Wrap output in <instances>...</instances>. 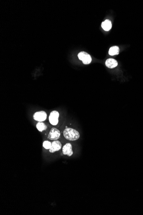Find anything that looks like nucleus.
Masks as SVG:
<instances>
[{"mask_svg": "<svg viewBox=\"0 0 143 215\" xmlns=\"http://www.w3.org/2000/svg\"><path fill=\"white\" fill-rule=\"evenodd\" d=\"M63 134L64 137L69 141H76L80 137L78 131L70 127L66 128L63 131Z\"/></svg>", "mask_w": 143, "mask_h": 215, "instance_id": "1", "label": "nucleus"}, {"mask_svg": "<svg viewBox=\"0 0 143 215\" xmlns=\"http://www.w3.org/2000/svg\"><path fill=\"white\" fill-rule=\"evenodd\" d=\"M78 57L85 65H88L91 62L92 58L91 56L85 52H80L78 54Z\"/></svg>", "mask_w": 143, "mask_h": 215, "instance_id": "2", "label": "nucleus"}, {"mask_svg": "<svg viewBox=\"0 0 143 215\" xmlns=\"http://www.w3.org/2000/svg\"><path fill=\"white\" fill-rule=\"evenodd\" d=\"M60 131L57 128L53 127L50 131L48 137L52 141H56L60 138Z\"/></svg>", "mask_w": 143, "mask_h": 215, "instance_id": "3", "label": "nucleus"}, {"mask_svg": "<svg viewBox=\"0 0 143 215\" xmlns=\"http://www.w3.org/2000/svg\"><path fill=\"white\" fill-rule=\"evenodd\" d=\"M59 113L56 110H54L51 112L49 116L50 123L53 125H56L58 123V118Z\"/></svg>", "mask_w": 143, "mask_h": 215, "instance_id": "4", "label": "nucleus"}, {"mask_svg": "<svg viewBox=\"0 0 143 215\" xmlns=\"http://www.w3.org/2000/svg\"><path fill=\"white\" fill-rule=\"evenodd\" d=\"M47 114L44 111H38L36 112L33 116V118L36 121L39 122H43L46 120Z\"/></svg>", "mask_w": 143, "mask_h": 215, "instance_id": "5", "label": "nucleus"}, {"mask_svg": "<svg viewBox=\"0 0 143 215\" xmlns=\"http://www.w3.org/2000/svg\"><path fill=\"white\" fill-rule=\"evenodd\" d=\"M62 152L63 155H67L69 157L73 155V152L71 143H66L63 147Z\"/></svg>", "mask_w": 143, "mask_h": 215, "instance_id": "6", "label": "nucleus"}, {"mask_svg": "<svg viewBox=\"0 0 143 215\" xmlns=\"http://www.w3.org/2000/svg\"><path fill=\"white\" fill-rule=\"evenodd\" d=\"M62 144L58 141H54L52 143L51 147L50 148V152L51 153H54L61 149Z\"/></svg>", "mask_w": 143, "mask_h": 215, "instance_id": "7", "label": "nucleus"}, {"mask_svg": "<svg viewBox=\"0 0 143 215\" xmlns=\"http://www.w3.org/2000/svg\"><path fill=\"white\" fill-rule=\"evenodd\" d=\"M105 65L109 68H113L118 66V62L113 59H108L105 61Z\"/></svg>", "mask_w": 143, "mask_h": 215, "instance_id": "8", "label": "nucleus"}, {"mask_svg": "<svg viewBox=\"0 0 143 215\" xmlns=\"http://www.w3.org/2000/svg\"><path fill=\"white\" fill-rule=\"evenodd\" d=\"M102 27L105 31H109L111 29L112 27V24L111 21L109 19L104 21L102 23Z\"/></svg>", "mask_w": 143, "mask_h": 215, "instance_id": "9", "label": "nucleus"}, {"mask_svg": "<svg viewBox=\"0 0 143 215\" xmlns=\"http://www.w3.org/2000/svg\"><path fill=\"white\" fill-rule=\"evenodd\" d=\"M119 48L118 46H113L110 48L109 53L110 56H114L118 55L119 53Z\"/></svg>", "mask_w": 143, "mask_h": 215, "instance_id": "10", "label": "nucleus"}, {"mask_svg": "<svg viewBox=\"0 0 143 215\" xmlns=\"http://www.w3.org/2000/svg\"><path fill=\"white\" fill-rule=\"evenodd\" d=\"M36 127L38 131H40V132H42L44 130H46L47 128V126L44 123H42V122H39L36 124Z\"/></svg>", "mask_w": 143, "mask_h": 215, "instance_id": "11", "label": "nucleus"}, {"mask_svg": "<svg viewBox=\"0 0 143 215\" xmlns=\"http://www.w3.org/2000/svg\"><path fill=\"white\" fill-rule=\"evenodd\" d=\"M52 143L49 141H45L43 143V147L45 148L46 150H50L51 147Z\"/></svg>", "mask_w": 143, "mask_h": 215, "instance_id": "12", "label": "nucleus"}]
</instances>
